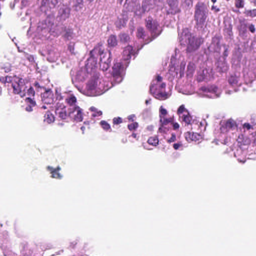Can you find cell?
<instances>
[{"mask_svg": "<svg viewBox=\"0 0 256 256\" xmlns=\"http://www.w3.org/2000/svg\"><path fill=\"white\" fill-rule=\"evenodd\" d=\"M75 5L77 8H81L83 6V0H75Z\"/></svg>", "mask_w": 256, "mask_h": 256, "instance_id": "cell-42", "label": "cell"}, {"mask_svg": "<svg viewBox=\"0 0 256 256\" xmlns=\"http://www.w3.org/2000/svg\"><path fill=\"white\" fill-rule=\"evenodd\" d=\"M208 11L207 7L202 2H199L196 6L195 11V20L198 27H202L205 24L207 18Z\"/></svg>", "mask_w": 256, "mask_h": 256, "instance_id": "cell-1", "label": "cell"}, {"mask_svg": "<svg viewBox=\"0 0 256 256\" xmlns=\"http://www.w3.org/2000/svg\"><path fill=\"white\" fill-rule=\"evenodd\" d=\"M235 6L237 8H243L244 6V0H236L235 1Z\"/></svg>", "mask_w": 256, "mask_h": 256, "instance_id": "cell-37", "label": "cell"}, {"mask_svg": "<svg viewBox=\"0 0 256 256\" xmlns=\"http://www.w3.org/2000/svg\"><path fill=\"white\" fill-rule=\"evenodd\" d=\"M122 122V119L120 118H116L113 120V123L114 124L118 125Z\"/></svg>", "mask_w": 256, "mask_h": 256, "instance_id": "cell-43", "label": "cell"}, {"mask_svg": "<svg viewBox=\"0 0 256 256\" xmlns=\"http://www.w3.org/2000/svg\"><path fill=\"white\" fill-rule=\"evenodd\" d=\"M41 98L43 102L46 104H51L54 102V94L51 90L45 91L41 95Z\"/></svg>", "mask_w": 256, "mask_h": 256, "instance_id": "cell-12", "label": "cell"}, {"mask_svg": "<svg viewBox=\"0 0 256 256\" xmlns=\"http://www.w3.org/2000/svg\"><path fill=\"white\" fill-rule=\"evenodd\" d=\"M249 30L252 33H254L255 31L254 26L253 25L250 26Z\"/></svg>", "mask_w": 256, "mask_h": 256, "instance_id": "cell-46", "label": "cell"}, {"mask_svg": "<svg viewBox=\"0 0 256 256\" xmlns=\"http://www.w3.org/2000/svg\"><path fill=\"white\" fill-rule=\"evenodd\" d=\"M73 118L76 121H81L83 119V116L80 110H75L74 112L73 113Z\"/></svg>", "mask_w": 256, "mask_h": 256, "instance_id": "cell-29", "label": "cell"}, {"mask_svg": "<svg viewBox=\"0 0 256 256\" xmlns=\"http://www.w3.org/2000/svg\"><path fill=\"white\" fill-rule=\"evenodd\" d=\"M159 141L158 139L157 138V137H151L148 140V143L149 144H150V145L153 146H155V147H156L159 145Z\"/></svg>", "mask_w": 256, "mask_h": 256, "instance_id": "cell-35", "label": "cell"}, {"mask_svg": "<svg viewBox=\"0 0 256 256\" xmlns=\"http://www.w3.org/2000/svg\"><path fill=\"white\" fill-rule=\"evenodd\" d=\"M22 82H21L20 80L18 81H14L12 83L14 92L15 94H19L20 93L21 91V86L22 85Z\"/></svg>", "mask_w": 256, "mask_h": 256, "instance_id": "cell-24", "label": "cell"}, {"mask_svg": "<svg viewBox=\"0 0 256 256\" xmlns=\"http://www.w3.org/2000/svg\"><path fill=\"white\" fill-rule=\"evenodd\" d=\"M193 3V0H182L183 7L186 10L190 9L192 7Z\"/></svg>", "mask_w": 256, "mask_h": 256, "instance_id": "cell-34", "label": "cell"}, {"mask_svg": "<svg viewBox=\"0 0 256 256\" xmlns=\"http://www.w3.org/2000/svg\"><path fill=\"white\" fill-rule=\"evenodd\" d=\"M154 3V0H144L142 6V9L143 12H148L151 9L153 8Z\"/></svg>", "mask_w": 256, "mask_h": 256, "instance_id": "cell-21", "label": "cell"}, {"mask_svg": "<svg viewBox=\"0 0 256 256\" xmlns=\"http://www.w3.org/2000/svg\"><path fill=\"white\" fill-rule=\"evenodd\" d=\"M192 36L190 30L189 29L185 28L182 31L180 37V43L181 45L183 47L187 46Z\"/></svg>", "mask_w": 256, "mask_h": 256, "instance_id": "cell-9", "label": "cell"}, {"mask_svg": "<svg viewBox=\"0 0 256 256\" xmlns=\"http://www.w3.org/2000/svg\"><path fill=\"white\" fill-rule=\"evenodd\" d=\"M71 13V10L69 7L65 6L62 7L58 14V20L60 21L66 20L67 19Z\"/></svg>", "mask_w": 256, "mask_h": 256, "instance_id": "cell-10", "label": "cell"}, {"mask_svg": "<svg viewBox=\"0 0 256 256\" xmlns=\"http://www.w3.org/2000/svg\"><path fill=\"white\" fill-rule=\"evenodd\" d=\"M28 94H29V95H30V96H34L35 92H34V90H33V88H30V89L28 90Z\"/></svg>", "mask_w": 256, "mask_h": 256, "instance_id": "cell-45", "label": "cell"}, {"mask_svg": "<svg viewBox=\"0 0 256 256\" xmlns=\"http://www.w3.org/2000/svg\"><path fill=\"white\" fill-rule=\"evenodd\" d=\"M111 59V53L109 50H106L102 52L100 60V68L102 71H107L109 68Z\"/></svg>", "mask_w": 256, "mask_h": 256, "instance_id": "cell-4", "label": "cell"}, {"mask_svg": "<svg viewBox=\"0 0 256 256\" xmlns=\"http://www.w3.org/2000/svg\"><path fill=\"white\" fill-rule=\"evenodd\" d=\"M45 118L46 121L49 124H52V123H54L55 120V118L54 115H53L50 112H47V113H46Z\"/></svg>", "mask_w": 256, "mask_h": 256, "instance_id": "cell-31", "label": "cell"}, {"mask_svg": "<svg viewBox=\"0 0 256 256\" xmlns=\"http://www.w3.org/2000/svg\"><path fill=\"white\" fill-rule=\"evenodd\" d=\"M145 25L147 29L151 32H153L158 29V24L156 21L154 20L151 18L146 19Z\"/></svg>", "mask_w": 256, "mask_h": 256, "instance_id": "cell-15", "label": "cell"}, {"mask_svg": "<svg viewBox=\"0 0 256 256\" xmlns=\"http://www.w3.org/2000/svg\"><path fill=\"white\" fill-rule=\"evenodd\" d=\"M191 119L190 117L188 116H185L184 117V121L186 123H188V124H190L191 123Z\"/></svg>", "mask_w": 256, "mask_h": 256, "instance_id": "cell-44", "label": "cell"}, {"mask_svg": "<svg viewBox=\"0 0 256 256\" xmlns=\"http://www.w3.org/2000/svg\"><path fill=\"white\" fill-rule=\"evenodd\" d=\"M236 124L233 120H229L226 122L224 125V130H228L230 129H234L236 128Z\"/></svg>", "mask_w": 256, "mask_h": 256, "instance_id": "cell-26", "label": "cell"}, {"mask_svg": "<svg viewBox=\"0 0 256 256\" xmlns=\"http://www.w3.org/2000/svg\"><path fill=\"white\" fill-rule=\"evenodd\" d=\"M108 46L110 48H113L117 45V40L115 35H111L108 40Z\"/></svg>", "mask_w": 256, "mask_h": 256, "instance_id": "cell-27", "label": "cell"}, {"mask_svg": "<svg viewBox=\"0 0 256 256\" xmlns=\"http://www.w3.org/2000/svg\"><path fill=\"white\" fill-rule=\"evenodd\" d=\"M238 145L240 148L245 149L249 146L251 143V141L248 137L244 135H240L237 140Z\"/></svg>", "mask_w": 256, "mask_h": 256, "instance_id": "cell-14", "label": "cell"}, {"mask_svg": "<svg viewBox=\"0 0 256 256\" xmlns=\"http://www.w3.org/2000/svg\"><path fill=\"white\" fill-rule=\"evenodd\" d=\"M195 70V65L193 62L189 63L188 65L187 66V71H186L187 77L189 78H192L193 76Z\"/></svg>", "mask_w": 256, "mask_h": 256, "instance_id": "cell-23", "label": "cell"}, {"mask_svg": "<svg viewBox=\"0 0 256 256\" xmlns=\"http://www.w3.org/2000/svg\"><path fill=\"white\" fill-rule=\"evenodd\" d=\"M240 35L242 37H245L248 33V27L247 23L245 21H240L239 27Z\"/></svg>", "mask_w": 256, "mask_h": 256, "instance_id": "cell-19", "label": "cell"}, {"mask_svg": "<svg viewBox=\"0 0 256 256\" xmlns=\"http://www.w3.org/2000/svg\"><path fill=\"white\" fill-rule=\"evenodd\" d=\"M76 102V99L74 96H72L71 97L68 98L67 100V103L68 104L70 105H73L75 104Z\"/></svg>", "mask_w": 256, "mask_h": 256, "instance_id": "cell-39", "label": "cell"}, {"mask_svg": "<svg viewBox=\"0 0 256 256\" xmlns=\"http://www.w3.org/2000/svg\"><path fill=\"white\" fill-rule=\"evenodd\" d=\"M136 36L138 39H143L146 36V33L144 29L142 27H139L138 29H137Z\"/></svg>", "mask_w": 256, "mask_h": 256, "instance_id": "cell-33", "label": "cell"}, {"mask_svg": "<svg viewBox=\"0 0 256 256\" xmlns=\"http://www.w3.org/2000/svg\"><path fill=\"white\" fill-rule=\"evenodd\" d=\"M123 65L120 63L114 64L112 68V74L114 77H118L121 74L123 71Z\"/></svg>", "mask_w": 256, "mask_h": 256, "instance_id": "cell-20", "label": "cell"}, {"mask_svg": "<svg viewBox=\"0 0 256 256\" xmlns=\"http://www.w3.org/2000/svg\"><path fill=\"white\" fill-rule=\"evenodd\" d=\"M100 49H96L90 56L85 63V69L88 74H91L96 69L97 65L98 55L100 52Z\"/></svg>", "mask_w": 256, "mask_h": 256, "instance_id": "cell-3", "label": "cell"}, {"mask_svg": "<svg viewBox=\"0 0 256 256\" xmlns=\"http://www.w3.org/2000/svg\"><path fill=\"white\" fill-rule=\"evenodd\" d=\"M216 67L219 72H227L229 69V66L226 61V58L222 55L218 58L216 61Z\"/></svg>", "mask_w": 256, "mask_h": 256, "instance_id": "cell-6", "label": "cell"}, {"mask_svg": "<svg viewBox=\"0 0 256 256\" xmlns=\"http://www.w3.org/2000/svg\"><path fill=\"white\" fill-rule=\"evenodd\" d=\"M120 42L122 44H126L129 42L130 38L129 36L126 33H121L119 36Z\"/></svg>", "mask_w": 256, "mask_h": 256, "instance_id": "cell-28", "label": "cell"}, {"mask_svg": "<svg viewBox=\"0 0 256 256\" xmlns=\"http://www.w3.org/2000/svg\"><path fill=\"white\" fill-rule=\"evenodd\" d=\"M186 63L185 61H182L180 64V68H179V74L181 77H182L184 76V71L185 69Z\"/></svg>", "mask_w": 256, "mask_h": 256, "instance_id": "cell-36", "label": "cell"}, {"mask_svg": "<svg viewBox=\"0 0 256 256\" xmlns=\"http://www.w3.org/2000/svg\"><path fill=\"white\" fill-rule=\"evenodd\" d=\"M203 39L201 37L192 36L187 46V52L192 53L196 51L203 44Z\"/></svg>", "mask_w": 256, "mask_h": 256, "instance_id": "cell-5", "label": "cell"}, {"mask_svg": "<svg viewBox=\"0 0 256 256\" xmlns=\"http://www.w3.org/2000/svg\"><path fill=\"white\" fill-rule=\"evenodd\" d=\"M238 80H239V78L237 75H231L229 78V83L231 86H235L237 84Z\"/></svg>", "mask_w": 256, "mask_h": 256, "instance_id": "cell-32", "label": "cell"}, {"mask_svg": "<svg viewBox=\"0 0 256 256\" xmlns=\"http://www.w3.org/2000/svg\"><path fill=\"white\" fill-rule=\"evenodd\" d=\"M227 1H229V0H227Z\"/></svg>", "mask_w": 256, "mask_h": 256, "instance_id": "cell-48", "label": "cell"}, {"mask_svg": "<svg viewBox=\"0 0 256 256\" xmlns=\"http://www.w3.org/2000/svg\"><path fill=\"white\" fill-rule=\"evenodd\" d=\"M242 56V54L240 48L238 47L235 48L232 57V65L233 67L237 68L240 66Z\"/></svg>", "mask_w": 256, "mask_h": 256, "instance_id": "cell-8", "label": "cell"}, {"mask_svg": "<svg viewBox=\"0 0 256 256\" xmlns=\"http://www.w3.org/2000/svg\"><path fill=\"white\" fill-rule=\"evenodd\" d=\"M56 115L62 119H66L67 117V111L65 106L64 105L60 104L58 106L55 111Z\"/></svg>", "mask_w": 256, "mask_h": 256, "instance_id": "cell-18", "label": "cell"}, {"mask_svg": "<svg viewBox=\"0 0 256 256\" xmlns=\"http://www.w3.org/2000/svg\"><path fill=\"white\" fill-rule=\"evenodd\" d=\"M133 48L131 46H128L126 47H125L123 50V55H122L123 59L125 60L130 59L133 52Z\"/></svg>", "mask_w": 256, "mask_h": 256, "instance_id": "cell-22", "label": "cell"}, {"mask_svg": "<svg viewBox=\"0 0 256 256\" xmlns=\"http://www.w3.org/2000/svg\"><path fill=\"white\" fill-rule=\"evenodd\" d=\"M221 41L219 37L216 36L213 39L210 50L214 52H219L221 50Z\"/></svg>", "mask_w": 256, "mask_h": 256, "instance_id": "cell-17", "label": "cell"}, {"mask_svg": "<svg viewBox=\"0 0 256 256\" xmlns=\"http://www.w3.org/2000/svg\"><path fill=\"white\" fill-rule=\"evenodd\" d=\"M128 15H127V12H124L120 18H119L116 22V26L118 29H122L125 27L127 22L128 21Z\"/></svg>", "mask_w": 256, "mask_h": 256, "instance_id": "cell-16", "label": "cell"}, {"mask_svg": "<svg viewBox=\"0 0 256 256\" xmlns=\"http://www.w3.org/2000/svg\"><path fill=\"white\" fill-rule=\"evenodd\" d=\"M246 15L250 17H256V9L252 10H249L245 12Z\"/></svg>", "mask_w": 256, "mask_h": 256, "instance_id": "cell-38", "label": "cell"}, {"mask_svg": "<svg viewBox=\"0 0 256 256\" xmlns=\"http://www.w3.org/2000/svg\"><path fill=\"white\" fill-rule=\"evenodd\" d=\"M224 33L226 37L231 38L233 36L232 25L231 19L226 17L224 22Z\"/></svg>", "mask_w": 256, "mask_h": 256, "instance_id": "cell-11", "label": "cell"}, {"mask_svg": "<svg viewBox=\"0 0 256 256\" xmlns=\"http://www.w3.org/2000/svg\"><path fill=\"white\" fill-rule=\"evenodd\" d=\"M214 72L213 70L209 67L202 68L198 72L196 80L198 82L211 81L214 78Z\"/></svg>", "mask_w": 256, "mask_h": 256, "instance_id": "cell-2", "label": "cell"}, {"mask_svg": "<svg viewBox=\"0 0 256 256\" xmlns=\"http://www.w3.org/2000/svg\"><path fill=\"white\" fill-rule=\"evenodd\" d=\"M185 137L189 143H198L202 141L203 137L200 134L195 132H187L185 134Z\"/></svg>", "mask_w": 256, "mask_h": 256, "instance_id": "cell-7", "label": "cell"}, {"mask_svg": "<svg viewBox=\"0 0 256 256\" xmlns=\"http://www.w3.org/2000/svg\"><path fill=\"white\" fill-rule=\"evenodd\" d=\"M167 4L171 9L175 10L178 6V0H167Z\"/></svg>", "mask_w": 256, "mask_h": 256, "instance_id": "cell-30", "label": "cell"}, {"mask_svg": "<svg viewBox=\"0 0 256 256\" xmlns=\"http://www.w3.org/2000/svg\"><path fill=\"white\" fill-rule=\"evenodd\" d=\"M138 123H133L128 125V129L130 131H133V130L136 129L137 128H138Z\"/></svg>", "mask_w": 256, "mask_h": 256, "instance_id": "cell-41", "label": "cell"}, {"mask_svg": "<svg viewBox=\"0 0 256 256\" xmlns=\"http://www.w3.org/2000/svg\"><path fill=\"white\" fill-rule=\"evenodd\" d=\"M250 1H251L252 4H253L254 5L256 6V0H251Z\"/></svg>", "mask_w": 256, "mask_h": 256, "instance_id": "cell-47", "label": "cell"}, {"mask_svg": "<svg viewBox=\"0 0 256 256\" xmlns=\"http://www.w3.org/2000/svg\"><path fill=\"white\" fill-rule=\"evenodd\" d=\"M178 62H179V60H178L176 56H174V55L172 56L171 60L169 71L170 73V74L172 75L173 76H174L175 73H178V69H179V68H178V66H180V65H179Z\"/></svg>", "mask_w": 256, "mask_h": 256, "instance_id": "cell-13", "label": "cell"}, {"mask_svg": "<svg viewBox=\"0 0 256 256\" xmlns=\"http://www.w3.org/2000/svg\"><path fill=\"white\" fill-rule=\"evenodd\" d=\"M100 124L101 125V127L104 129V130H108L110 129V126L109 124L108 123H107L106 122L102 121L100 123Z\"/></svg>", "mask_w": 256, "mask_h": 256, "instance_id": "cell-40", "label": "cell"}, {"mask_svg": "<svg viewBox=\"0 0 256 256\" xmlns=\"http://www.w3.org/2000/svg\"><path fill=\"white\" fill-rule=\"evenodd\" d=\"M217 87L215 85L204 86L200 89L201 91L205 92H209V93H215L217 91Z\"/></svg>", "mask_w": 256, "mask_h": 256, "instance_id": "cell-25", "label": "cell"}]
</instances>
